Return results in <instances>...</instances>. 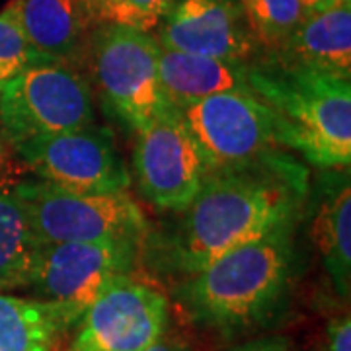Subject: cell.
Here are the masks:
<instances>
[{
    "mask_svg": "<svg viewBox=\"0 0 351 351\" xmlns=\"http://www.w3.org/2000/svg\"><path fill=\"white\" fill-rule=\"evenodd\" d=\"M328 351H351V320L350 316H336L326 326Z\"/></svg>",
    "mask_w": 351,
    "mask_h": 351,
    "instance_id": "cell-22",
    "label": "cell"
},
{
    "mask_svg": "<svg viewBox=\"0 0 351 351\" xmlns=\"http://www.w3.org/2000/svg\"><path fill=\"white\" fill-rule=\"evenodd\" d=\"M226 351H295L293 343L283 336H263V338L248 339Z\"/></svg>",
    "mask_w": 351,
    "mask_h": 351,
    "instance_id": "cell-23",
    "label": "cell"
},
{
    "mask_svg": "<svg viewBox=\"0 0 351 351\" xmlns=\"http://www.w3.org/2000/svg\"><path fill=\"white\" fill-rule=\"evenodd\" d=\"M131 178L154 209L180 213L197 195L209 168L174 108L138 131Z\"/></svg>",
    "mask_w": 351,
    "mask_h": 351,
    "instance_id": "cell-10",
    "label": "cell"
},
{
    "mask_svg": "<svg viewBox=\"0 0 351 351\" xmlns=\"http://www.w3.org/2000/svg\"><path fill=\"white\" fill-rule=\"evenodd\" d=\"M308 195V170L291 151L213 170L172 223L147 232L141 256L154 274L180 281L277 226L299 223Z\"/></svg>",
    "mask_w": 351,
    "mask_h": 351,
    "instance_id": "cell-1",
    "label": "cell"
},
{
    "mask_svg": "<svg viewBox=\"0 0 351 351\" xmlns=\"http://www.w3.org/2000/svg\"><path fill=\"white\" fill-rule=\"evenodd\" d=\"M14 154L38 180L84 193H119L131 174L108 127L90 123L51 137L27 141Z\"/></svg>",
    "mask_w": 351,
    "mask_h": 351,
    "instance_id": "cell-9",
    "label": "cell"
},
{
    "mask_svg": "<svg viewBox=\"0 0 351 351\" xmlns=\"http://www.w3.org/2000/svg\"><path fill=\"white\" fill-rule=\"evenodd\" d=\"M314 240L339 299L350 301L351 289V189L350 168L322 174L316 191Z\"/></svg>",
    "mask_w": 351,
    "mask_h": 351,
    "instance_id": "cell-16",
    "label": "cell"
},
{
    "mask_svg": "<svg viewBox=\"0 0 351 351\" xmlns=\"http://www.w3.org/2000/svg\"><path fill=\"white\" fill-rule=\"evenodd\" d=\"M39 252L24 201L14 186L0 184V293L32 287Z\"/></svg>",
    "mask_w": 351,
    "mask_h": 351,
    "instance_id": "cell-18",
    "label": "cell"
},
{
    "mask_svg": "<svg viewBox=\"0 0 351 351\" xmlns=\"http://www.w3.org/2000/svg\"><path fill=\"white\" fill-rule=\"evenodd\" d=\"M260 57L351 78V0H334L304 16L281 49Z\"/></svg>",
    "mask_w": 351,
    "mask_h": 351,
    "instance_id": "cell-14",
    "label": "cell"
},
{
    "mask_svg": "<svg viewBox=\"0 0 351 351\" xmlns=\"http://www.w3.org/2000/svg\"><path fill=\"white\" fill-rule=\"evenodd\" d=\"M160 51L152 32L131 25L96 24L88 39L82 71L108 110L135 133L172 108L160 84Z\"/></svg>",
    "mask_w": 351,
    "mask_h": 351,
    "instance_id": "cell-4",
    "label": "cell"
},
{
    "mask_svg": "<svg viewBox=\"0 0 351 351\" xmlns=\"http://www.w3.org/2000/svg\"><path fill=\"white\" fill-rule=\"evenodd\" d=\"M176 112L209 172L246 166L287 151L281 145L276 113L254 92L217 94Z\"/></svg>",
    "mask_w": 351,
    "mask_h": 351,
    "instance_id": "cell-7",
    "label": "cell"
},
{
    "mask_svg": "<svg viewBox=\"0 0 351 351\" xmlns=\"http://www.w3.org/2000/svg\"><path fill=\"white\" fill-rule=\"evenodd\" d=\"M145 351H191V348L180 334L168 332V328H166L160 334V338L154 339Z\"/></svg>",
    "mask_w": 351,
    "mask_h": 351,
    "instance_id": "cell-24",
    "label": "cell"
},
{
    "mask_svg": "<svg viewBox=\"0 0 351 351\" xmlns=\"http://www.w3.org/2000/svg\"><path fill=\"white\" fill-rule=\"evenodd\" d=\"M166 295L131 276L101 293L76 322L66 351H145L168 328Z\"/></svg>",
    "mask_w": 351,
    "mask_h": 351,
    "instance_id": "cell-11",
    "label": "cell"
},
{
    "mask_svg": "<svg viewBox=\"0 0 351 351\" xmlns=\"http://www.w3.org/2000/svg\"><path fill=\"white\" fill-rule=\"evenodd\" d=\"M141 258V242H64L41 246L32 283L36 299L61 306L73 328L86 308L121 277L131 276Z\"/></svg>",
    "mask_w": 351,
    "mask_h": 351,
    "instance_id": "cell-8",
    "label": "cell"
},
{
    "mask_svg": "<svg viewBox=\"0 0 351 351\" xmlns=\"http://www.w3.org/2000/svg\"><path fill=\"white\" fill-rule=\"evenodd\" d=\"M51 63L29 45L25 39L12 4L0 12V90L24 71Z\"/></svg>",
    "mask_w": 351,
    "mask_h": 351,
    "instance_id": "cell-21",
    "label": "cell"
},
{
    "mask_svg": "<svg viewBox=\"0 0 351 351\" xmlns=\"http://www.w3.org/2000/svg\"><path fill=\"white\" fill-rule=\"evenodd\" d=\"M10 4L25 39L39 55L82 71L88 39L96 25L86 0H14Z\"/></svg>",
    "mask_w": 351,
    "mask_h": 351,
    "instance_id": "cell-13",
    "label": "cell"
},
{
    "mask_svg": "<svg viewBox=\"0 0 351 351\" xmlns=\"http://www.w3.org/2000/svg\"><path fill=\"white\" fill-rule=\"evenodd\" d=\"M250 88L276 113L287 151L320 170L350 168L351 78L258 57Z\"/></svg>",
    "mask_w": 351,
    "mask_h": 351,
    "instance_id": "cell-3",
    "label": "cell"
},
{
    "mask_svg": "<svg viewBox=\"0 0 351 351\" xmlns=\"http://www.w3.org/2000/svg\"><path fill=\"white\" fill-rule=\"evenodd\" d=\"M297 226H277L180 279L176 302L195 326L225 339L276 326L299 277Z\"/></svg>",
    "mask_w": 351,
    "mask_h": 351,
    "instance_id": "cell-2",
    "label": "cell"
},
{
    "mask_svg": "<svg viewBox=\"0 0 351 351\" xmlns=\"http://www.w3.org/2000/svg\"><path fill=\"white\" fill-rule=\"evenodd\" d=\"M301 2H302V10H304V16H308V14L318 12V10H322V8L330 6L334 0H301Z\"/></svg>",
    "mask_w": 351,
    "mask_h": 351,
    "instance_id": "cell-26",
    "label": "cell"
},
{
    "mask_svg": "<svg viewBox=\"0 0 351 351\" xmlns=\"http://www.w3.org/2000/svg\"><path fill=\"white\" fill-rule=\"evenodd\" d=\"M24 201L39 244L64 242H141L149 223L138 203L127 191L84 193L59 188L41 180L14 184Z\"/></svg>",
    "mask_w": 351,
    "mask_h": 351,
    "instance_id": "cell-5",
    "label": "cell"
},
{
    "mask_svg": "<svg viewBox=\"0 0 351 351\" xmlns=\"http://www.w3.org/2000/svg\"><path fill=\"white\" fill-rule=\"evenodd\" d=\"M176 0H86L96 24L131 25L143 32H156Z\"/></svg>",
    "mask_w": 351,
    "mask_h": 351,
    "instance_id": "cell-20",
    "label": "cell"
},
{
    "mask_svg": "<svg viewBox=\"0 0 351 351\" xmlns=\"http://www.w3.org/2000/svg\"><path fill=\"white\" fill-rule=\"evenodd\" d=\"M71 328L53 302L0 293V351H53Z\"/></svg>",
    "mask_w": 351,
    "mask_h": 351,
    "instance_id": "cell-17",
    "label": "cell"
},
{
    "mask_svg": "<svg viewBox=\"0 0 351 351\" xmlns=\"http://www.w3.org/2000/svg\"><path fill=\"white\" fill-rule=\"evenodd\" d=\"M260 55L276 53L304 18L301 0H240Z\"/></svg>",
    "mask_w": 351,
    "mask_h": 351,
    "instance_id": "cell-19",
    "label": "cell"
},
{
    "mask_svg": "<svg viewBox=\"0 0 351 351\" xmlns=\"http://www.w3.org/2000/svg\"><path fill=\"white\" fill-rule=\"evenodd\" d=\"M10 170H12V149L0 131V184H4L2 180H6Z\"/></svg>",
    "mask_w": 351,
    "mask_h": 351,
    "instance_id": "cell-25",
    "label": "cell"
},
{
    "mask_svg": "<svg viewBox=\"0 0 351 351\" xmlns=\"http://www.w3.org/2000/svg\"><path fill=\"white\" fill-rule=\"evenodd\" d=\"M250 63L162 49L158 73L164 98L180 110L225 92H252Z\"/></svg>",
    "mask_w": 351,
    "mask_h": 351,
    "instance_id": "cell-15",
    "label": "cell"
},
{
    "mask_svg": "<svg viewBox=\"0 0 351 351\" xmlns=\"http://www.w3.org/2000/svg\"><path fill=\"white\" fill-rule=\"evenodd\" d=\"M96 119L84 71L59 63L32 66L0 90V131L10 149L80 129Z\"/></svg>",
    "mask_w": 351,
    "mask_h": 351,
    "instance_id": "cell-6",
    "label": "cell"
},
{
    "mask_svg": "<svg viewBox=\"0 0 351 351\" xmlns=\"http://www.w3.org/2000/svg\"><path fill=\"white\" fill-rule=\"evenodd\" d=\"M156 29L162 49L234 61L260 57L240 0H176Z\"/></svg>",
    "mask_w": 351,
    "mask_h": 351,
    "instance_id": "cell-12",
    "label": "cell"
}]
</instances>
